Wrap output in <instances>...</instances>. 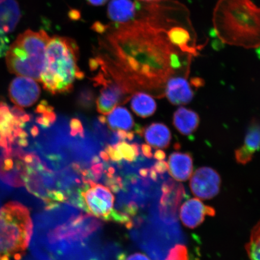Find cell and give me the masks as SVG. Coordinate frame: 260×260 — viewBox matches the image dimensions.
Instances as JSON below:
<instances>
[{
  "instance_id": "obj_18",
  "label": "cell",
  "mask_w": 260,
  "mask_h": 260,
  "mask_svg": "<svg viewBox=\"0 0 260 260\" xmlns=\"http://www.w3.org/2000/svg\"><path fill=\"white\" fill-rule=\"evenodd\" d=\"M145 141L157 149H165L170 146L172 135L170 128L162 123H152L144 130Z\"/></svg>"
},
{
  "instance_id": "obj_12",
  "label": "cell",
  "mask_w": 260,
  "mask_h": 260,
  "mask_svg": "<svg viewBox=\"0 0 260 260\" xmlns=\"http://www.w3.org/2000/svg\"><path fill=\"white\" fill-rule=\"evenodd\" d=\"M161 190L162 194L159 208L160 216L165 220H173L176 217L178 205L184 193L183 186L168 181L162 185Z\"/></svg>"
},
{
  "instance_id": "obj_8",
  "label": "cell",
  "mask_w": 260,
  "mask_h": 260,
  "mask_svg": "<svg viewBox=\"0 0 260 260\" xmlns=\"http://www.w3.org/2000/svg\"><path fill=\"white\" fill-rule=\"evenodd\" d=\"M92 80L95 87H102L96 100L98 112L108 115L117 105L124 104L129 100V94L103 71H100Z\"/></svg>"
},
{
  "instance_id": "obj_20",
  "label": "cell",
  "mask_w": 260,
  "mask_h": 260,
  "mask_svg": "<svg viewBox=\"0 0 260 260\" xmlns=\"http://www.w3.org/2000/svg\"><path fill=\"white\" fill-rule=\"evenodd\" d=\"M109 127L112 131L118 129L129 130L134 126V121L128 110L124 107L114 109L107 118Z\"/></svg>"
},
{
  "instance_id": "obj_7",
  "label": "cell",
  "mask_w": 260,
  "mask_h": 260,
  "mask_svg": "<svg viewBox=\"0 0 260 260\" xmlns=\"http://www.w3.org/2000/svg\"><path fill=\"white\" fill-rule=\"evenodd\" d=\"M84 206L87 213L104 220H111L115 197L108 188L93 181L89 185H84L79 190Z\"/></svg>"
},
{
  "instance_id": "obj_44",
  "label": "cell",
  "mask_w": 260,
  "mask_h": 260,
  "mask_svg": "<svg viewBox=\"0 0 260 260\" xmlns=\"http://www.w3.org/2000/svg\"><path fill=\"white\" fill-rule=\"evenodd\" d=\"M97 120L100 123H102L103 125H106L107 123V119L105 116H98Z\"/></svg>"
},
{
  "instance_id": "obj_42",
  "label": "cell",
  "mask_w": 260,
  "mask_h": 260,
  "mask_svg": "<svg viewBox=\"0 0 260 260\" xmlns=\"http://www.w3.org/2000/svg\"><path fill=\"white\" fill-rule=\"evenodd\" d=\"M84 77H85V74L80 70L77 71L76 74V79L81 80H83Z\"/></svg>"
},
{
  "instance_id": "obj_6",
  "label": "cell",
  "mask_w": 260,
  "mask_h": 260,
  "mask_svg": "<svg viewBox=\"0 0 260 260\" xmlns=\"http://www.w3.org/2000/svg\"><path fill=\"white\" fill-rule=\"evenodd\" d=\"M23 110L14 107L11 109L6 103L0 102V146L11 149L15 142L19 145H27V135L22 131V124L30 119Z\"/></svg>"
},
{
  "instance_id": "obj_19",
  "label": "cell",
  "mask_w": 260,
  "mask_h": 260,
  "mask_svg": "<svg viewBox=\"0 0 260 260\" xmlns=\"http://www.w3.org/2000/svg\"><path fill=\"white\" fill-rule=\"evenodd\" d=\"M132 109L134 112L142 118H147L155 113L157 109L153 98L144 92H136L131 101Z\"/></svg>"
},
{
  "instance_id": "obj_4",
  "label": "cell",
  "mask_w": 260,
  "mask_h": 260,
  "mask_svg": "<svg viewBox=\"0 0 260 260\" xmlns=\"http://www.w3.org/2000/svg\"><path fill=\"white\" fill-rule=\"evenodd\" d=\"M50 39L44 30H28L19 35L6 54L10 72L40 81Z\"/></svg>"
},
{
  "instance_id": "obj_11",
  "label": "cell",
  "mask_w": 260,
  "mask_h": 260,
  "mask_svg": "<svg viewBox=\"0 0 260 260\" xmlns=\"http://www.w3.org/2000/svg\"><path fill=\"white\" fill-rule=\"evenodd\" d=\"M215 214L213 207L206 206L197 198H192L181 206L180 216L184 226L194 229L204 222L206 216H214Z\"/></svg>"
},
{
  "instance_id": "obj_35",
  "label": "cell",
  "mask_w": 260,
  "mask_h": 260,
  "mask_svg": "<svg viewBox=\"0 0 260 260\" xmlns=\"http://www.w3.org/2000/svg\"><path fill=\"white\" fill-rule=\"evenodd\" d=\"M154 157L158 161L164 160L166 158L165 152L161 149H158V150L155 151Z\"/></svg>"
},
{
  "instance_id": "obj_41",
  "label": "cell",
  "mask_w": 260,
  "mask_h": 260,
  "mask_svg": "<svg viewBox=\"0 0 260 260\" xmlns=\"http://www.w3.org/2000/svg\"><path fill=\"white\" fill-rule=\"evenodd\" d=\"M101 160L99 157L96 155H94L92 158L90 159V164L91 165H95L97 164H99Z\"/></svg>"
},
{
  "instance_id": "obj_15",
  "label": "cell",
  "mask_w": 260,
  "mask_h": 260,
  "mask_svg": "<svg viewBox=\"0 0 260 260\" xmlns=\"http://www.w3.org/2000/svg\"><path fill=\"white\" fill-rule=\"evenodd\" d=\"M138 8L139 3L132 0H112L107 9V14L117 24H128L135 19Z\"/></svg>"
},
{
  "instance_id": "obj_16",
  "label": "cell",
  "mask_w": 260,
  "mask_h": 260,
  "mask_svg": "<svg viewBox=\"0 0 260 260\" xmlns=\"http://www.w3.org/2000/svg\"><path fill=\"white\" fill-rule=\"evenodd\" d=\"M200 123L198 114L186 107H179L174 114L173 124L182 135H192L197 131Z\"/></svg>"
},
{
  "instance_id": "obj_25",
  "label": "cell",
  "mask_w": 260,
  "mask_h": 260,
  "mask_svg": "<svg viewBox=\"0 0 260 260\" xmlns=\"http://www.w3.org/2000/svg\"><path fill=\"white\" fill-rule=\"evenodd\" d=\"M164 260H188L186 247L182 245H175Z\"/></svg>"
},
{
  "instance_id": "obj_1",
  "label": "cell",
  "mask_w": 260,
  "mask_h": 260,
  "mask_svg": "<svg viewBox=\"0 0 260 260\" xmlns=\"http://www.w3.org/2000/svg\"><path fill=\"white\" fill-rule=\"evenodd\" d=\"M184 8L179 3L154 10L144 20L123 24L101 44L102 71L126 93L146 90L159 98L174 75L189 74L193 57L171 40L169 30Z\"/></svg>"
},
{
  "instance_id": "obj_30",
  "label": "cell",
  "mask_w": 260,
  "mask_h": 260,
  "mask_svg": "<svg viewBox=\"0 0 260 260\" xmlns=\"http://www.w3.org/2000/svg\"><path fill=\"white\" fill-rule=\"evenodd\" d=\"M153 168L157 174H164L168 171V164L164 160L158 161L155 162Z\"/></svg>"
},
{
  "instance_id": "obj_5",
  "label": "cell",
  "mask_w": 260,
  "mask_h": 260,
  "mask_svg": "<svg viewBox=\"0 0 260 260\" xmlns=\"http://www.w3.org/2000/svg\"><path fill=\"white\" fill-rule=\"evenodd\" d=\"M34 233L30 211L24 205L11 201L0 209V243L2 251L20 260Z\"/></svg>"
},
{
  "instance_id": "obj_10",
  "label": "cell",
  "mask_w": 260,
  "mask_h": 260,
  "mask_svg": "<svg viewBox=\"0 0 260 260\" xmlns=\"http://www.w3.org/2000/svg\"><path fill=\"white\" fill-rule=\"evenodd\" d=\"M40 86L31 78L20 76L16 78L10 84V98L12 102L19 107L34 105L40 98Z\"/></svg>"
},
{
  "instance_id": "obj_24",
  "label": "cell",
  "mask_w": 260,
  "mask_h": 260,
  "mask_svg": "<svg viewBox=\"0 0 260 260\" xmlns=\"http://www.w3.org/2000/svg\"><path fill=\"white\" fill-rule=\"evenodd\" d=\"M113 146L125 161L132 162L137 160L138 157L136 155L134 149L128 143L125 141H119Z\"/></svg>"
},
{
  "instance_id": "obj_39",
  "label": "cell",
  "mask_w": 260,
  "mask_h": 260,
  "mask_svg": "<svg viewBox=\"0 0 260 260\" xmlns=\"http://www.w3.org/2000/svg\"><path fill=\"white\" fill-rule=\"evenodd\" d=\"M139 173L143 178H147L149 174V168L140 169Z\"/></svg>"
},
{
  "instance_id": "obj_21",
  "label": "cell",
  "mask_w": 260,
  "mask_h": 260,
  "mask_svg": "<svg viewBox=\"0 0 260 260\" xmlns=\"http://www.w3.org/2000/svg\"><path fill=\"white\" fill-rule=\"evenodd\" d=\"M244 146L253 155L260 150V121L253 118L247 128Z\"/></svg>"
},
{
  "instance_id": "obj_2",
  "label": "cell",
  "mask_w": 260,
  "mask_h": 260,
  "mask_svg": "<svg viewBox=\"0 0 260 260\" xmlns=\"http://www.w3.org/2000/svg\"><path fill=\"white\" fill-rule=\"evenodd\" d=\"M213 24L223 44L260 47V8L251 0H219L214 9Z\"/></svg>"
},
{
  "instance_id": "obj_31",
  "label": "cell",
  "mask_w": 260,
  "mask_h": 260,
  "mask_svg": "<svg viewBox=\"0 0 260 260\" xmlns=\"http://www.w3.org/2000/svg\"><path fill=\"white\" fill-rule=\"evenodd\" d=\"M142 154L145 157L148 159H151L153 157V154L152 152V148L150 146L146 144H143L141 146Z\"/></svg>"
},
{
  "instance_id": "obj_29",
  "label": "cell",
  "mask_w": 260,
  "mask_h": 260,
  "mask_svg": "<svg viewBox=\"0 0 260 260\" xmlns=\"http://www.w3.org/2000/svg\"><path fill=\"white\" fill-rule=\"evenodd\" d=\"M104 169H105V165L102 162L92 165L90 168V172L92 173L94 180H99L102 178Z\"/></svg>"
},
{
  "instance_id": "obj_3",
  "label": "cell",
  "mask_w": 260,
  "mask_h": 260,
  "mask_svg": "<svg viewBox=\"0 0 260 260\" xmlns=\"http://www.w3.org/2000/svg\"><path fill=\"white\" fill-rule=\"evenodd\" d=\"M79 47L72 39L54 37L49 40L40 81L44 88L53 95L68 94L73 89L79 68Z\"/></svg>"
},
{
  "instance_id": "obj_17",
  "label": "cell",
  "mask_w": 260,
  "mask_h": 260,
  "mask_svg": "<svg viewBox=\"0 0 260 260\" xmlns=\"http://www.w3.org/2000/svg\"><path fill=\"white\" fill-rule=\"evenodd\" d=\"M21 18V11L16 0H0V30H14Z\"/></svg>"
},
{
  "instance_id": "obj_28",
  "label": "cell",
  "mask_w": 260,
  "mask_h": 260,
  "mask_svg": "<svg viewBox=\"0 0 260 260\" xmlns=\"http://www.w3.org/2000/svg\"><path fill=\"white\" fill-rule=\"evenodd\" d=\"M9 39L6 32L0 30V58L7 53L9 48Z\"/></svg>"
},
{
  "instance_id": "obj_26",
  "label": "cell",
  "mask_w": 260,
  "mask_h": 260,
  "mask_svg": "<svg viewBox=\"0 0 260 260\" xmlns=\"http://www.w3.org/2000/svg\"><path fill=\"white\" fill-rule=\"evenodd\" d=\"M253 155L247 149L245 146H240L235 151V158L237 164L246 165L252 160Z\"/></svg>"
},
{
  "instance_id": "obj_27",
  "label": "cell",
  "mask_w": 260,
  "mask_h": 260,
  "mask_svg": "<svg viewBox=\"0 0 260 260\" xmlns=\"http://www.w3.org/2000/svg\"><path fill=\"white\" fill-rule=\"evenodd\" d=\"M105 151L109 155L110 159L113 162L120 164L121 162L122 158L119 154L118 151L114 148L113 146L110 144H106L105 146Z\"/></svg>"
},
{
  "instance_id": "obj_38",
  "label": "cell",
  "mask_w": 260,
  "mask_h": 260,
  "mask_svg": "<svg viewBox=\"0 0 260 260\" xmlns=\"http://www.w3.org/2000/svg\"><path fill=\"white\" fill-rule=\"evenodd\" d=\"M108 0H87L89 4L93 6L104 5Z\"/></svg>"
},
{
  "instance_id": "obj_36",
  "label": "cell",
  "mask_w": 260,
  "mask_h": 260,
  "mask_svg": "<svg viewBox=\"0 0 260 260\" xmlns=\"http://www.w3.org/2000/svg\"><path fill=\"white\" fill-rule=\"evenodd\" d=\"M144 128L142 127V126L139 124V123H135L134 133H135L136 135H138L139 137H142L143 135H144Z\"/></svg>"
},
{
  "instance_id": "obj_14",
  "label": "cell",
  "mask_w": 260,
  "mask_h": 260,
  "mask_svg": "<svg viewBox=\"0 0 260 260\" xmlns=\"http://www.w3.org/2000/svg\"><path fill=\"white\" fill-rule=\"evenodd\" d=\"M168 171L172 178L186 181L193 172V158L188 152H174L169 157Z\"/></svg>"
},
{
  "instance_id": "obj_23",
  "label": "cell",
  "mask_w": 260,
  "mask_h": 260,
  "mask_svg": "<svg viewBox=\"0 0 260 260\" xmlns=\"http://www.w3.org/2000/svg\"><path fill=\"white\" fill-rule=\"evenodd\" d=\"M95 95L92 89L84 87L80 91L77 96V105L84 110H89L93 106Z\"/></svg>"
},
{
  "instance_id": "obj_22",
  "label": "cell",
  "mask_w": 260,
  "mask_h": 260,
  "mask_svg": "<svg viewBox=\"0 0 260 260\" xmlns=\"http://www.w3.org/2000/svg\"><path fill=\"white\" fill-rule=\"evenodd\" d=\"M246 249L251 260H260V220L253 228Z\"/></svg>"
},
{
  "instance_id": "obj_37",
  "label": "cell",
  "mask_w": 260,
  "mask_h": 260,
  "mask_svg": "<svg viewBox=\"0 0 260 260\" xmlns=\"http://www.w3.org/2000/svg\"><path fill=\"white\" fill-rule=\"evenodd\" d=\"M116 135L118 136L120 141H124L126 139V132L125 130H116Z\"/></svg>"
},
{
  "instance_id": "obj_33",
  "label": "cell",
  "mask_w": 260,
  "mask_h": 260,
  "mask_svg": "<svg viewBox=\"0 0 260 260\" xmlns=\"http://www.w3.org/2000/svg\"><path fill=\"white\" fill-rule=\"evenodd\" d=\"M191 84L194 87L198 88V87H202L204 84V81L200 78H193L191 79Z\"/></svg>"
},
{
  "instance_id": "obj_45",
  "label": "cell",
  "mask_w": 260,
  "mask_h": 260,
  "mask_svg": "<svg viewBox=\"0 0 260 260\" xmlns=\"http://www.w3.org/2000/svg\"><path fill=\"white\" fill-rule=\"evenodd\" d=\"M107 171H108L109 173L110 174H115V172H116V170H115V168L112 167H108V166L107 165Z\"/></svg>"
},
{
  "instance_id": "obj_32",
  "label": "cell",
  "mask_w": 260,
  "mask_h": 260,
  "mask_svg": "<svg viewBox=\"0 0 260 260\" xmlns=\"http://www.w3.org/2000/svg\"><path fill=\"white\" fill-rule=\"evenodd\" d=\"M125 260H151L147 256L142 253H135L134 254L129 255Z\"/></svg>"
},
{
  "instance_id": "obj_46",
  "label": "cell",
  "mask_w": 260,
  "mask_h": 260,
  "mask_svg": "<svg viewBox=\"0 0 260 260\" xmlns=\"http://www.w3.org/2000/svg\"><path fill=\"white\" fill-rule=\"evenodd\" d=\"M140 1L144 2L146 3H151L160 1V0H140Z\"/></svg>"
},
{
  "instance_id": "obj_40",
  "label": "cell",
  "mask_w": 260,
  "mask_h": 260,
  "mask_svg": "<svg viewBox=\"0 0 260 260\" xmlns=\"http://www.w3.org/2000/svg\"><path fill=\"white\" fill-rule=\"evenodd\" d=\"M100 157L105 162H109L110 160L109 156L105 151H100Z\"/></svg>"
},
{
  "instance_id": "obj_43",
  "label": "cell",
  "mask_w": 260,
  "mask_h": 260,
  "mask_svg": "<svg viewBox=\"0 0 260 260\" xmlns=\"http://www.w3.org/2000/svg\"><path fill=\"white\" fill-rule=\"evenodd\" d=\"M135 135L134 132H129L126 133V139L128 141H133L135 139Z\"/></svg>"
},
{
  "instance_id": "obj_34",
  "label": "cell",
  "mask_w": 260,
  "mask_h": 260,
  "mask_svg": "<svg viewBox=\"0 0 260 260\" xmlns=\"http://www.w3.org/2000/svg\"><path fill=\"white\" fill-rule=\"evenodd\" d=\"M89 65L91 71H96L100 67L99 61H97L95 58H90Z\"/></svg>"
},
{
  "instance_id": "obj_13",
  "label": "cell",
  "mask_w": 260,
  "mask_h": 260,
  "mask_svg": "<svg viewBox=\"0 0 260 260\" xmlns=\"http://www.w3.org/2000/svg\"><path fill=\"white\" fill-rule=\"evenodd\" d=\"M165 95L172 105H186L192 101L194 92L186 77H171L167 81Z\"/></svg>"
},
{
  "instance_id": "obj_9",
  "label": "cell",
  "mask_w": 260,
  "mask_h": 260,
  "mask_svg": "<svg viewBox=\"0 0 260 260\" xmlns=\"http://www.w3.org/2000/svg\"><path fill=\"white\" fill-rule=\"evenodd\" d=\"M221 185L220 175L213 169H198L191 177L190 187L195 197L210 200L219 193Z\"/></svg>"
}]
</instances>
